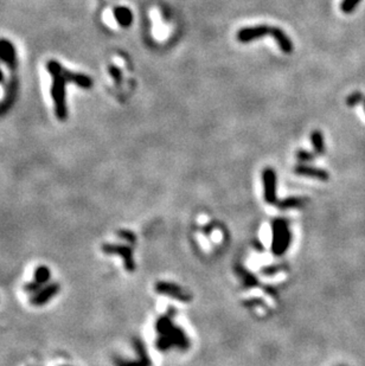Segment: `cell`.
<instances>
[{
	"label": "cell",
	"mask_w": 365,
	"mask_h": 366,
	"mask_svg": "<svg viewBox=\"0 0 365 366\" xmlns=\"http://www.w3.org/2000/svg\"><path fill=\"white\" fill-rule=\"evenodd\" d=\"M47 70L53 76V100L55 103V111L59 119H64L67 116V106H66V84L68 82H74L82 88H90L93 84L90 77L86 75H77L69 73L64 69L60 63L50 61L47 63Z\"/></svg>",
	"instance_id": "obj_1"
},
{
	"label": "cell",
	"mask_w": 365,
	"mask_h": 366,
	"mask_svg": "<svg viewBox=\"0 0 365 366\" xmlns=\"http://www.w3.org/2000/svg\"><path fill=\"white\" fill-rule=\"evenodd\" d=\"M155 331L158 333L157 347L159 351L165 352L172 347H178L179 350H187L190 346L189 338L182 328L173 324L170 316L160 317L155 323Z\"/></svg>",
	"instance_id": "obj_2"
},
{
	"label": "cell",
	"mask_w": 365,
	"mask_h": 366,
	"mask_svg": "<svg viewBox=\"0 0 365 366\" xmlns=\"http://www.w3.org/2000/svg\"><path fill=\"white\" fill-rule=\"evenodd\" d=\"M272 252L275 256H282L289 249L292 242V232L288 222L284 218H278L272 225Z\"/></svg>",
	"instance_id": "obj_3"
},
{
	"label": "cell",
	"mask_w": 365,
	"mask_h": 366,
	"mask_svg": "<svg viewBox=\"0 0 365 366\" xmlns=\"http://www.w3.org/2000/svg\"><path fill=\"white\" fill-rule=\"evenodd\" d=\"M155 290L158 294H162V295H166L172 297V299H176L180 301V302H190L192 300V295L178 285L176 283H171L167 281H159L155 285Z\"/></svg>",
	"instance_id": "obj_4"
},
{
	"label": "cell",
	"mask_w": 365,
	"mask_h": 366,
	"mask_svg": "<svg viewBox=\"0 0 365 366\" xmlns=\"http://www.w3.org/2000/svg\"><path fill=\"white\" fill-rule=\"evenodd\" d=\"M262 180H264V192L266 203L276 204L278 203V196H276L278 177H276V172L272 167H267L262 172Z\"/></svg>",
	"instance_id": "obj_5"
},
{
	"label": "cell",
	"mask_w": 365,
	"mask_h": 366,
	"mask_svg": "<svg viewBox=\"0 0 365 366\" xmlns=\"http://www.w3.org/2000/svg\"><path fill=\"white\" fill-rule=\"evenodd\" d=\"M102 250H103L106 254L120 256V257L124 259L125 268L127 269L128 272H134L135 270V263H134V258H133V251H132V248L128 247V245L103 244Z\"/></svg>",
	"instance_id": "obj_6"
},
{
	"label": "cell",
	"mask_w": 365,
	"mask_h": 366,
	"mask_svg": "<svg viewBox=\"0 0 365 366\" xmlns=\"http://www.w3.org/2000/svg\"><path fill=\"white\" fill-rule=\"evenodd\" d=\"M271 27L268 25H257L254 27H244L237 32V40L241 43H250L252 40L264 38L271 33Z\"/></svg>",
	"instance_id": "obj_7"
},
{
	"label": "cell",
	"mask_w": 365,
	"mask_h": 366,
	"mask_svg": "<svg viewBox=\"0 0 365 366\" xmlns=\"http://www.w3.org/2000/svg\"><path fill=\"white\" fill-rule=\"evenodd\" d=\"M294 173L298 176L313 178V179L320 180V181H327L330 178V174L327 171L319 169V167H313L306 164H300L294 167Z\"/></svg>",
	"instance_id": "obj_8"
},
{
	"label": "cell",
	"mask_w": 365,
	"mask_h": 366,
	"mask_svg": "<svg viewBox=\"0 0 365 366\" xmlns=\"http://www.w3.org/2000/svg\"><path fill=\"white\" fill-rule=\"evenodd\" d=\"M273 38L276 40L280 50L285 54H291L293 50V43L289 37L282 31L279 27H271V33H269Z\"/></svg>",
	"instance_id": "obj_9"
},
{
	"label": "cell",
	"mask_w": 365,
	"mask_h": 366,
	"mask_svg": "<svg viewBox=\"0 0 365 366\" xmlns=\"http://www.w3.org/2000/svg\"><path fill=\"white\" fill-rule=\"evenodd\" d=\"M135 348L138 352L140 359L135 361H119V366H151V360H149L147 351L144 347L141 341H135Z\"/></svg>",
	"instance_id": "obj_10"
},
{
	"label": "cell",
	"mask_w": 365,
	"mask_h": 366,
	"mask_svg": "<svg viewBox=\"0 0 365 366\" xmlns=\"http://www.w3.org/2000/svg\"><path fill=\"white\" fill-rule=\"evenodd\" d=\"M307 204V198L305 197H287L285 199L279 200L276 203V207L280 208V210L286 211V210H294V208H301Z\"/></svg>",
	"instance_id": "obj_11"
},
{
	"label": "cell",
	"mask_w": 365,
	"mask_h": 366,
	"mask_svg": "<svg viewBox=\"0 0 365 366\" xmlns=\"http://www.w3.org/2000/svg\"><path fill=\"white\" fill-rule=\"evenodd\" d=\"M60 286L59 285H51L46 288H44L42 292H39L37 295L31 300V303L35 304V306H40V304L46 303L51 297L56 295L57 292H59Z\"/></svg>",
	"instance_id": "obj_12"
},
{
	"label": "cell",
	"mask_w": 365,
	"mask_h": 366,
	"mask_svg": "<svg viewBox=\"0 0 365 366\" xmlns=\"http://www.w3.org/2000/svg\"><path fill=\"white\" fill-rule=\"evenodd\" d=\"M0 58L9 66H13L16 61L15 49H13L12 44L8 42V40H2L0 42Z\"/></svg>",
	"instance_id": "obj_13"
},
{
	"label": "cell",
	"mask_w": 365,
	"mask_h": 366,
	"mask_svg": "<svg viewBox=\"0 0 365 366\" xmlns=\"http://www.w3.org/2000/svg\"><path fill=\"white\" fill-rule=\"evenodd\" d=\"M114 17L122 27H128L133 22L132 11L128 8H125V6H120V8L115 9Z\"/></svg>",
	"instance_id": "obj_14"
},
{
	"label": "cell",
	"mask_w": 365,
	"mask_h": 366,
	"mask_svg": "<svg viewBox=\"0 0 365 366\" xmlns=\"http://www.w3.org/2000/svg\"><path fill=\"white\" fill-rule=\"evenodd\" d=\"M237 275L240 276L242 283H243L244 288H254V287L258 286V281L256 276L250 272H248L247 269L243 268V267H237L236 268Z\"/></svg>",
	"instance_id": "obj_15"
},
{
	"label": "cell",
	"mask_w": 365,
	"mask_h": 366,
	"mask_svg": "<svg viewBox=\"0 0 365 366\" xmlns=\"http://www.w3.org/2000/svg\"><path fill=\"white\" fill-rule=\"evenodd\" d=\"M50 279V270L46 268V267H39V268L36 269L35 272V283H31V285L26 286V290H35L38 288L40 285L45 283L47 280Z\"/></svg>",
	"instance_id": "obj_16"
},
{
	"label": "cell",
	"mask_w": 365,
	"mask_h": 366,
	"mask_svg": "<svg viewBox=\"0 0 365 366\" xmlns=\"http://www.w3.org/2000/svg\"><path fill=\"white\" fill-rule=\"evenodd\" d=\"M311 141L312 146L315 148V152L317 155H323L325 154L326 147H325V141H324V135L322 134L320 131H315L311 135Z\"/></svg>",
	"instance_id": "obj_17"
},
{
	"label": "cell",
	"mask_w": 365,
	"mask_h": 366,
	"mask_svg": "<svg viewBox=\"0 0 365 366\" xmlns=\"http://www.w3.org/2000/svg\"><path fill=\"white\" fill-rule=\"evenodd\" d=\"M361 2V0H343L342 4H340V10L344 13H349L353 12L354 10H356V8L358 6V4Z\"/></svg>",
	"instance_id": "obj_18"
},
{
	"label": "cell",
	"mask_w": 365,
	"mask_h": 366,
	"mask_svg": "<svg viewBox=\"0 0 365 366\" xmlns=\"http://www.w3.org/2000/svg\"><path fill=\"white\" fill-rule=\"evenodd\" d=\"M295 156H296V159H298L299 162L302 164L311 163V162H313V159H315V154L311 152H308V150H306V149H299L298 152H296Z\"/></svg>",
	"instance_id": "obj_19"
},
{
	"label": "cell",
	"mask_w": 365,
	"mask_h": 366,
	"mask_svg": "<svg viewBox=\"0 0 365 366\" xmlns=\"http://www.w3.org/2000/svg\"><path fill=\"white\" fill-rule=\"evenodd\" d=\"M364 100L365 97L363 96V94L359 93V91H356V93H352L346 98V104L349 107H354V106L359 104L360 102H364Z\"/></svg>",
	"instance_id": "obj_20"
},
{
	"label": "cell",
	"mask_w": 365,
	"mask_h": 366,
	"mask_svg": "<svg viewBox=\"0 0 365 366\" xmlns=\"http://www.w3.org/2000/svg\"><path fill=\"white\" fill-rule=\"evenodd\" d=\"M119 236H120L121 238L126 239V241H127V242L132 243V244H134V243L136 242V237H135V235L133 234V232H131V231L122 230V231L119 232Z\"/></svg>",
	"instance_id": "obj_21"
},
{
	"label": "cell",
	"mask_w": 365,
	"mask_h": 366,
	"mask_svg": "<svg viewBox=\"0 0 365 366\" xmlns=\"http://www.w3.org/2000/svg\"><path fill=\"white\" fill-rule=\"evenodd\" d=\"M111 75L115 78V81L117 82H120L121 81V71L120 69H118V68L115 67H111Z\"/></svg>",
	"instance_id": "obj_22"
},
{
	"label": "cell",
	"mask_w": 365,
	"mask_h": 366,
	"mask_svg": "<svg viewBox=\"0 0 365 366\" xmlns=\"http://www.w3.org/2000/svg\"><path fill=\"white\" fill-rule=\"evenodd\" d=\"M3 80V75H2V71H0V81Z\"/></svg>",
	"instance_id": "obj_23"
},
{
	"label": "cell",
	"mask_w": 365,
	"mask_h": 366,
	"mask_svg": "<svg viewBox=\"0 0 365 366\" xmlns=\"http://www.w3.org/2000/svg\"><path fill=\"white\" fill-rule=\"evenodd\" d=\"M363 103H364V108H365V100H364V102H363Z\"/></svg>",
	"instance_id": "obj_24"
}]
</instances>
